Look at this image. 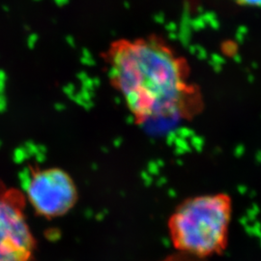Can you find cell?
I'll return each mask as SVG.
<instances>
[{
    "instance_id": "obj_1",
    "label": "cell",
    "mask_w": 261,
    "mask_h": 261,
    "mask_svg": "<svg viewBox=\"0 0 261 261\" xmlns=\"http://www.w3.org/2000/svg\"><path fill=\"white\" fill-rule=\"evenodd\" d=\"M109 82L137 125L192 121L205 108L185 56L156 35L124 38L105 56Z\"/></svg>"
},
{
    "instance_id": "obj_2",
    "label": "cell",
    "mask_w": 261,
    "mask_h": 261,
    "mask_svg": "<svg viewBox=\"0 0 261 261\" xmlns=\"http://www.w3.org/2000/svg\"><path fill=\"white\" fill-rule=\"evenodd\" d=\"M233 208L232 197L224 192L184 198L167 223L175 252L199 259L223 254L229 242Z\"/></svg>"
},
{
    "instance_id": "obj_3",
    "label": "cell",
    "mask_w": 261,
    "mask_h": 261,
    "mask_svg": "<svg viewBox=\"0 0 261 261\" xmlns=\"http://www.w3.org/2000/svg\"><path fill=\"white\" fill-rule=\"evenodd\" d=\"M22 192L34 213L47 220L70 213L79 201L75 180L57 167L31 168Z\"/></svg>"
},
{
    "instance_id": "obj_4",
    "label": "cell",
    "mask_w": 261,
    "mask_h": 261,
    "mask_svg": "<svg viewBox=\"0 0 261 261\" xmlns=\"http://www.w3.org/2000/svg\"><path fill=\"white\" fill-rule=\"evenodd\" d=\"M21 190L0 180V261H32L37 242L27 217Z\"/></svg>"
},
{
    "instance_id": "obj_5",
    "label": "cell",
    "mask_w": 261,
    "mask_h": 261,
    "mask_svg": "<svg viewBox=\"0 0 261 261\" xmlns=\"http://www.w3.org/2000/svg\"><path fill=\"white\" fill-rule=\"evenodd\" d=\"M162 261H206L205 259H199V258H196L190 255H186L180 252H174L170 255L167 256L166 258H164Z\"/></svg>"
},
{
    "instance_id": "obj_6",
    "label": "cell",
    "mask_w": 261,
    "mask_h": 261,
    "mask_svg": "<svg viewBox=\"0 0 261 261\" xmlns=\"http://www.w3.org/2000/svg\"><path fill=\"white\" fill-rule=\"evenodd\" d=\"M236 4L246 6V7H252V8H261V0H232Z\"/></svg>"
}]
</instances>
